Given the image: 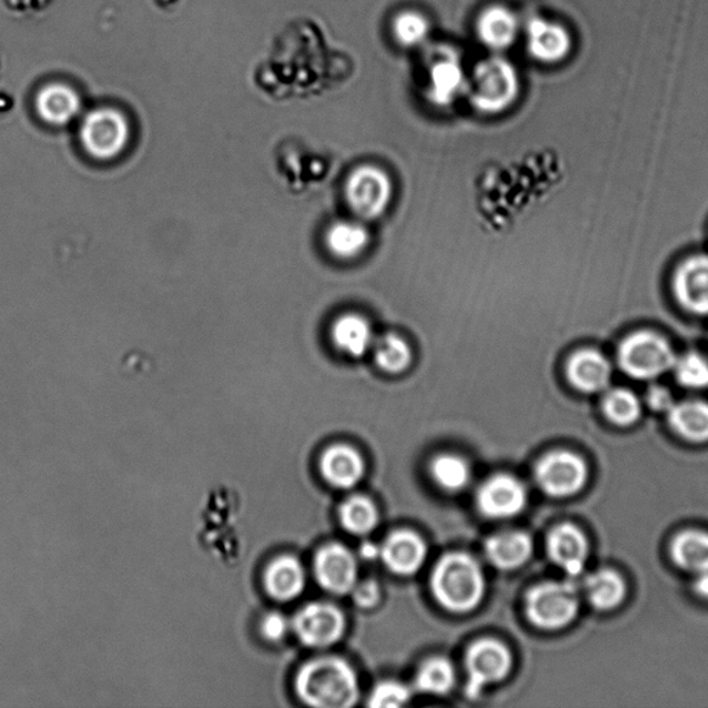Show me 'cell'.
I'll return each mask as SVG.
<instances>
[{"label": "cell", "instance_id": "1", "mask_svg": "<svg viewBox=\"0 0 708 708\" xmlns=\"http://www.w3.org/2000/svg\"><path fill=\"white\" fill-rule=\"evenodd\" d=\"M296 694L306 705L317 708H347L358 700L356 672L338 657H322L301 668Z\"/></svg>", "mask_w": 708, "mask_h": 708}, {"label": "cell", "instance_id": "2", "mask_svg": "<svg viewBox=\"0 0 708 708\" xmlns=\"http://www.w3.org/2000/svg\"><path fill=\"white\" fill-rule=\"evenodd\" d=\"M431 584L437 603L455 614L474 610L485 594L479 564L461 553L448 554L437 562Z\"/></svg>", "mask_w": 708, "mask_h": 708}, {"label": "cell", "instance_id": "3", "mask_svg": "<svg viewBox=\"0 0 708 708\" xmlns=\"http://www.w3.org/2000/svg\"><path fill=\"white\" fill-rule=\"evenodd\" d=\"M620 368L638 381L659 378L672 370L677 356L670 342L655 331H637L623 340L617 352Z\"/></svg>", "mask_w": 708, "mask_h": 708}, {"label": "cell", "instance_id": "4", "mask_svg": "<svg viewBox=\"0 0 708 708\" xmlns=\"http://www.w3.org/2000/svg\"><path fill=\"white\" fill-rule=\"evenodd\" d=\"M395 194L393 180L378 165L364 164L350 173L345 182V199L353 215L368 222L381 218L391 206Z\"/></svg>", "mask_w": 708, "mask_h": 708}, {"label": "cell", "instance_id": "5", "mask_svg": "<svg viewBox=\"0 0 708 708\" xmlns=\"http://www.w3.org/2000/svg\"><path fill=\"white\" fill-rule=\"evenodd\" d=\"M580 599L570 583L548 581L530 589L526 597V614L534 626L555 631L576 619Z\"/></svg>", "mask_w": 708, "mask_h": 708}, {"label": "cell", "instance_id": "6", "mask_svg": "<svg viewBox=\"0 0 708 708\" xmlns=\"http://www.w3.org/2000/svg\"><path fill=\"white\" fill-rule=\"evenodd\" d=\"M518 89V77L508 61L486 60L475 71L471 101L485 114H499L514 104Z\"/></svg>", "mask_w": 708, "mask_h": 708}, {"label": "cell", "instance_id": "7", "mask_svg": "<svg viewBox=\"0 0 708 708\" xmlns=\"http://www.w3.org/2000/svg\"><path fill=\"white\" fill-rule=\"evenodd\" d=\"M129 123L125 115L112 109L90 112L81 127V142L87 153L98 161H112L127 150Z\"/></svg>", "mask_w": 708, "mask_h": 708}, {"label": "cell", "instance_id": "8", "mask_svg": "<svg viewBox=\"0 0 708 708\" xmlns=\"http://www.w3.org/2000/svg\"><path fill=\"white\" fill-rule=\"evenodd\" d=\"M534 476L545 494L555 498H566L583 490L588 469L586 461L580 455L554 452L538 461Z\"/></svg>", "mask_w": 708, "mask_h": 708}, {"label": "cell", "instance_id": "9", "mask_svg": "<svg viewBox=\"0 0 708 708\" xmlns=\"http://www.w3.org/2000/svg\"><path fill=\"white\" fill-rule=\"evenodd\" d=\"M513 663L507 646L494 639L477 640L466 654L468 698L476 699L488 685L502 682L508 677Z\"/></svg>", "mask_w": 708, "mask_h": 708}, {"label": "cell", "instance_id": "10", "mask_svg": "<svg viewBox=\"0 0 708 708\" xmlns=\"http://www.w3.org/2000/svg\"><path fill=\"white\" fill-rule=\"evenodd\" d=\"M346 621L336 606L316 603L305 606L296 615L294 628L303 645L311 648H328L338 643L345 633Z\"/></svg>", "mask_w": 708, "mask_h": 708}, {"label": "cell", "instance_id": "11", "mask_svg": "<svg viewBox=\"0 0 708 708\" xmlns=\"http://www.w3.org/2000/svg\"><path fill=\"white\" fill-rule=\"evenodd\" d=\"M527 493L522 482L510 475H496L483 483L476 504L488 519L504 520L519 515L526 507Z\"/></svg>", "mask_w": 708, "mask_h": 708}, {"label": "cell", "instance_id": "12", "mask_svg": "<svg viewBox=\"0 0 708 708\" xmlns=\"http://www.w3.org/2000/svg\"><path fill=\"white\" fill-rule=\"evenodd\" d=\"M672 292L685 311L708 317V255L690 256L677 267Z\"/></svg>", "mask_w": 708, "mask_h": 708}, {"label": "cell", "instance_id": "13", "mask_svg": "<svg viewBox=\"0 0 708 708\" xmlns=\"http://www.w3.org/2000/svg\"><path fill=\"white\" fill-rule=\"evenodd\" d=\"M314 573L325 591L350 594L357 583V560L345 545L330 544L320 549L314 560Z\"/></svg>", "mask_w": 708, "mask_h": 708}, {"label": "cell", "instance_id": "14", "mask_svg": "<svg viewBox=\"0 0 708 708\" xmlns=\"http://www.w3.org/2000/svg\"><path fill=\"white\" fill-rule=\"evenodd\" d=\"M565 371L569 384L587 395L608 390L614 375L609 358L589 347L573 353L567 358Z\"/></svg>", "mask_w": 708, "mask_h": 708}, {"label": "cell", "instance_id": "15", "mask_svg": "<svg viewBox=\"0 0 708 708\" xmlns=\"http://www.w3.org/2000/svg\"><path fill=\"white\" fill-rule=\"evenodd\" d=\"M330 340L342 356L358 360L373 351L376 336L367 317L357 312H346L331 324Z\"/></svg>", "mask_w": 708, "mask_h": 708}, {"label": "cell", "instance_id": "16", "mask_svg": "<svg viewBox=\"0 0 708 708\" xmlns=\"http://www.w3.org/2000/svg\"><path fill=\"white\" fill-rule=\"evenodd\" d=\"M547 549L550 560L570 577L581 575L588 556L584 533L570 524L559 525L549 533Z\"/></svg>", "mask_w": 708, "mask_h": 708}, {"label": "cell", "instance_id": "17", "mask_svg": "<svg viewBox=\"0 0 708 708\" xmlns=\"http://www.w3.org/2000/svg\"><path fill=\"white\" fill-rule=\"evenodd\" d=\"M527 42L533 58L547 64L564 61L573 48L569 30L559 22L545 19H534L530 22Z\"/></svg>", "mask_w": 708, "mask_h": 708}, {"label": "cell", "instance_id": "18", "mask_svg": "<svg viewBox=\"0 0 708 708\" xmlns=\"http://www.w3.org/2000/svg\"><path fill=\"white\" fill-rule=\"evenodd\" d=\"M381 558L398 576H412L423 567L426 558L424 539L413 532L391 534L381 547Z\"/></svg>", "mask_w": 708, "mask_h": 708}, {"label": "cell", "instance_id": "19", "mask_svg": "<svg viewBox=\"0 0 708 708\" xmlns=\"http://www.w3.org/2000/svg\"><path fill=\"white\" fill-rule=\"evenodd\" d=\"M263 583L270 597L280 603H290L305 589V569L294 556H279L266 567Z\"/></svg>", "mask_w": 708, "mask_h": 708}, {"label": "cell", "instance_id": "20", "mask_svg": "<svg viewBox=\"0 0 708 708\" xmlns=\"http://www.w3.org/2000/svg\"><path fill=\"white\" fill-rule=\"evenodd\" d=\"M324 243L331 256L342 262H351L362 256L371 244L370 230L363 221H336L324 234Z\"/></svg>", "mask_w": 708, "mask_h": 708}, {"label": "cell", "instance_id": "21", "mask_svg": "<svg viewBox=\"0 0 708 708\" xmlns=\"http://www.w3.org/2000/svg\"><path fill=\"white\" fill-rule=\"evenodd\" d=\"M320 469L331 486L346 490L362 481L364 461L356 449L346 444H336L324 453Z\"/></svg>", "mask_w": 708, "mask_h": 708}, {"label": "cell", "instance_id": "22", "mask_svg": "<svg viewBox=\"0 0 708 708\" xmlns=\"http://www.w3.org/2000/svg\"><path fill=\"white\" fill-rule=\"evenodd\" d=\"M532 553V538L522 532L499 533L486 543L487 559L502 570L518 569L530 559Z\"/></svg>", "mask_w": 708, "mask_h": 708}, {"label": "cell", "instance_id": "23", "mask_svg": "<svg viewBox=\"0 0 708 708\" xmlns=\"http://www.w3.org/2000/svg\"><path fill=\"white\" fill-rule=\"evenodd\" d=\"M38 114L50 125H65L75 118L81 109L78 94L69 87L49 85L43 88L37 99Z\"/></svg>", "mask_w": 708, "mask_h": 708}, {"label": "cell", "instance_id": "24", "mask_svg": "<svg viewBox=\"0 0 708 708\" xmlns=\"http://www.w3.org/2000/svg\"><path fill=\"white\" fill-rule=\"evenodd\" d=\"M668 424L674 434L690 443L708 441V403L689 401L674 403L668 409Z\"/></svg>", "mask_w": 708, "mask_h": 708}, {"label": "cell", "instance_id": "25", "mask_svg": "<svg viewBox=\"0 0 708 708\" xmlns=\"http://www.w3.org/2000/svg\"><path fill=\"white\" fill-rule=\"evenodd\" d=\"M376 367L387 375H402L414 363L412 344L397 333H386L375 340L373 351Z\"/></svg>", "mask_w": 708, "mask_h": 708}, {"label": "cell", "instance_id": "26", "mask_svg": "<svg viewBox=\"0 0 708 708\" xmlns=\"http://www.w3.org/2000/svg\"><path fill=\"white\" fill-rule=\"evenodd\" d=\"M674 564L681 569L695 573L708 572V533L704 530H684L674 537L670 547Z\"/></svg>", "mask_w": 708, "mask_h": 708}, {"label": "cell", "instance_id": "27", "mask_svg": "<svg viewBox=\"0 0 708 708\" xmlns=\"http://www.w3.org/2000/svg\"><path fill=\"white\" fill-rule=\"evenodd\" d=\"M429 98L437 105L452 104L464 87L463 67L453 55L441 59L431 69Z\"/></svg>", "mask_w": 708, "mask_h": 708}, {"label": "cell", "instance_id": "28", "mask_svg": "<svg viewBox=\"0 0 708 708\" xmlns=\"http://www.w3.org/2000/svg\"><path fill=\"white\" fill-rule=\"evenodd\" d=\"M586 593L595 609L614 610L626 599L627 586L619 573L603 569L587 578Z\"/></svg>", "mask_w": 708, "mask_h": 708}, {"label": "cell", "instance_id": "29", "mask_svg": "<svg viewBox=\"0 0 708 708\" xmlns=\"http://www.w3.org/2000/svg\"><path fill=\"white\" fill-rule=\"evenodd\" d=\"M518 22L509 10L502 6L483 11L477 21V32L488 47L503 49L514 42Z\"/></svg>", "mask_w": 708, "mask_h": 708}, {"label": "cell", "instance_id": "30", "mask_svg": "<svg viewBox=\"0 0 708 708\" xmlns=\"http://www.w3.org/2000/svg\"><path fill=\"white\" fill-rule=\"evenodd\" d=\"M340 519L347 532L356 536H365L378 525L380 515L371 499L354 496L342 504Z\"/></svg>", "mask_w": 708, "mask_h": 708}, {"label": "cell", "instance_id": "31", "mask_svg": "<svg viewBox=\"0 0 708 708\" xmlns=\"http://www.w3.org/2000/svg\"><path fill=\"white\" fill-rule=\"evenodd\" d=\"M431 474L436 485L449 493L463 490L471 479L469 465L453 454H443L432 461Z\"/></svg>", "mask_w": 708, "mask_h": 708}, {"label": "cell", "instance_id": "32", "mask_svg": "<svg viewBox=\"0 0 708 708\" xmlns=\"http://www.w3.org/2000/svg\"><path fill=\"white\" fill-rule=\"evenodd\" d=\"M605 417L617 426L637 423L643 413L640 402L634 392L617 387L606 393L603 402Z\"/></svg>", "mask_w": 708, "mask_h": 708}, {"label": "cell", "instance_id": "33", "mask_svg": "<svg viewBox=\"0 0 708 708\" xmlns=\"http://www.w3.org/2000/svg\"><path fill=\"white\" fill-rule=\"evenodd\" d=\"M455 671L452 663L443 657H434L419 668L415 687L423 694L446 695L453 688Z\"/></svg>", "mask_w": 708, "mask_h": 708}, {"label": "cell", "instance_id": "34", "mask_svg": "<svg viewBox=\"0 0 708 708\" xmlns=\"http://www.w3.org/2000/svg\"><path fill=\"white\" fill-rule=\"evenodd\" d=\"M672 370L684 387L695 391L708 387V360L701 354L690 352L677 357Z\"/></svg>", "mask_w": 708, "mask_h": 708}, {"label": "cell", "instance_id": "35", "mask_svg": "<svg viewBox=\"0 0 708 708\" xmlns=\"http://www.w3.org/2000/svg\"><path fill=\"white\" fill-rule=\"evenodd\" d=\"M395 36L397 41L406 47H414V44L424 41L426 33H428V22L425 17L415 13V11H404L398 14L395 20Z\"/></svg>", "mask_w": 708, "mask_h": 708}, {"label": "cell", "instance_id": "36", "mask_svg": "<svg viewBox=\"0 0 708 708\" xmlns=\"http://www.w3.org/2000/svg\"><path fill=\"white\" fill-rule=\"evenodd\" d=\"M412 698V692L401 682L385 681L378 685L371 694L370 707H402Z\"/></svg>", "mask_w": 708, "mask_h": 708}, {"label": "cell", "instance_id": "37", "mask_svg": "<svg viewBox=\"0 0 708 708\" xmlns=\"http://www.w3.org/2000/svg\"><path fill=\"white\" fill-rule=\"evenodd\" d=\"M351 593L353 594L354 603L363 609L373 608L381 598L378 584L371 580L356 583Z\"/></svg>", "mask_w": 708, "mask_h": 708}, {"label": "cell", "instance_id": "38", "mask_svg": "<svg viewBox=\"0 0 708 708\" xmlns=\"http://www.w3.org/2000/svg\"><path fill=\"white\" fill-rule=\"evenodd\" d=\"M262 635L273 643H277L285 637L290 629V623L286 617L281 614H269L262 620Z\"/></svg>", "mask_w": 708, "mask_h": 708}, {"label": "cell", "instance_id": "39", "mask_svg": "<svg viewBox=\"0 0 708 708\" xmlns=\"http://www.w3.org/2000/svg\"><path fill=\"white\" fill-rule=\"evenodd\" d=\"M646 401H648L649 407L655 409V412L668 413V409L674 406L671 393L661 386L651 387Z\"/></svg>", "mask_w": 708, "mask_h": 708}, {"label": "cell", "instance_id": "40", "mask_svg": "<svg viewBox=\"0 0 708 708\" xmlns=\"http://www.w3.org/2000/svg\"><path fill=\"white\" fill-rule=\"evenodd\" d=\"M695 591L699 597L708 599V572L699 573L696 577Z\"/></svg>", "mask_w": 708, "mask_h": 708}, {"label": "cell", "instance_id": "41", "mask_svg": "<svg viewBox=\"0 0 708 708\" xmlns=\"http://www.w3.org/2000/svg\"><path fill=\"white\" fill-rule=\"evenodd\" d=\"M360 554H362L365 559H375L381 556V548L376 547L374 544L365 543L363 548L360 549Z\"/></svg>", "mask_w": 708, "mask_h": 708}]
</instances>
